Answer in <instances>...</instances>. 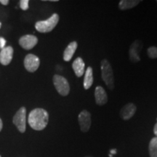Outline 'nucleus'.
Segmentation results:
<instances>
[{"label":"nucleus","instance_id":"nucleus-1","mask_svg":"<svg viewBox=\"0 0 157 157\" xmlns=\"http://www.w3.org/2000/svg\"><path fill=\"white\" fill-rule=\"evenodd\" d=\"M49 121V114L46 110L35 109L29 115L28 122L30 127L34 130L40 131L47 127Z\"/></svg>","mask_w":157,"mask_h":157},{"label":"nucleus","instance_id":"nucleus-2","mask_svg":"<svg viewBox=\"0 0 157 157\" xmlns=\"http://www.w3.org/2000/svg\"><path fill=\"white\" fill-rule=\"evenodd\" d=\"M101 76L103 82L109 90L114 89V76L112 67L106 59H104L101 63Z\"/></svg>","mask_w":157,"mask_h":157},{"label":"nucleus","instance_id":"nucleus-3","mask_svg":"<svg viewBox=\"0 0 157 157\" xmlns=\"http://www.w3.org/2000/svg\"><path fill=\"white\" fill-rule=\"evenodd\" d=\"M59 21V15L55 13L45 21H38L35 24V28L39 32L48 33L52 31L56 28Z\"/></svg>","mask_w":157,"mask_h":157},{"label":"nucleus","instance_id":"nucleus-4","mask_svg":"<svg viewBox=\"0 0 157 157\" xmlns=\"http://www.w3.org/2000/svg\"><path fill=\"white\" fill-rule=\"evenodd\" d=\"M53 84L58 93L62 96H67L70 92L69 84L63 76L56 74L53 76Z\"/></svg>","mask_w":157,"mask_h":157},{"label":"nucleus","instance_id":"nucleus-5","mask_svg":"<svg viewBox=\"0 0 157 157\" xmlns=\"http://www.w3.org/2000/svg\"><path fill=\"white\" fill-rule=\"evenodd\" d=\"M13 123L16 126L17 129L21 133L25 132L26 128V109L25 107L21 108L17 112L15 113L13 119Z\"/></svg>","mask_w":157,"mask_h":157},{"label":"nucleus","instance_id":"nucleus-6","mask_svg":"<svg viewBox=\"0 0 157 157\" xmlns=\"http://www.w3.org/2000/svg\"><path fill=\"white\" fill-rule=\"evenodd\" d=\"M143 48V43L140 40H135L131 44L129 50V58L131 62L137 63L140 60V52Z\"/></svg>","mask_w":157,"mask_h":157},{"label":"nucleus","instance_id":"nucleus-7","mask_svg":"<svg viewBox=\"0 0 157 157\" xmlns=\"http://www.w3.org/2000/svg\"><path fill=\"white\" fill-rule=\"evenodd\" d=\"M40 65V60L36 56L33 54H29L24 59V66L28 71L33 73L38 69Z\"/></svg>","mask_w":157,"mask_h":157},{"label":"nucleus","instance_id":"nucleus-8","mask_svg":"<svg viewBox=\"0 0 157 157\" xmlns=\"http://www.w3.org/2000/svg\"><path fill=\"white\" fill-rule=\"evenodd\" d=\"M78 121L82 132H87L89 131L91 126V114L89 111L83 110L78 115Z\"/></svg>","mask_w":157,"mask_h":157},{"label":"nucleus","instance_id":"nucleus-9","mask_svg":"<svg viewBox=\"0 0 157 157\" xmlns=\"http://www.w3.org/2000/svg\"><path fill=\"white\" fill-rule=\"evenodd\" d=\"M38 39L34 35H25L19 39V44L25 50H31L36 46Z\"/></svg>","mask_w":157,"mask_h":157},{"label":"nucleus","instance_id":"nucleus-10","mask_svg":"<svg viewBox=\"0 0 157 157\" xmlns=\"http://www.w3.org/2000/svg\"><path fill=\"white\" fill-rule=\"evenodd\" d=\"M136 106L132 103H127L124 106L121 108L120 111V116L123 120H129L132 118L136 112Z\"/></svg>","mask_w":157,"mask_h":157},{"label":"nucleus","instance_id":"nucleus-11","mask_svg":"<svg viewBox=\"0 0 157 157\" xmlns=\"http://www.w3.org/2000/svg\"><path fill=\"white\" fill-rule=\"evenodd\" d=\"M13 55V48L10 46L6 47L0 52V63L4 66H7L12 61Z\"/></svg>","mask_w":157,"mask_h":157},{"label":"nucleus","instance_id":"nucleus-12","mask_svg":"<svg viewBox=\"0 0 157 157\" xmlns=\"http://www.w3.org/2000/svg\"><path fill=\"white\" fill-rule=\"evenodd\" d=\"M95 102L98 105H105L108 101V96L105 90L101 86H98L95 90Z\"/></svg>","mask_w":157,"mask_h":157},{"label":"nucleus","instance_id":"nucleus-13","mask_svg":"<svg viewBox=\"0 0 157 157\" xmlns=\"http://www.w3.org/2000/svg\"><path fill=\"white\" fill-rule=\"evenodd\" d=\"M72 67H73L74 73L77 77H81L84 74L85 64H84V60H82V58L78 57V58H76L75 60L73 62V64H72Z\"/></svg>","mask_w":157,"mask_h":157},{"label":"nucleus","instance_id":"nucleus-14","mask_svg":"<svg viewBox=\"0 0 157 157\" xmlns=\"http://www.w3.org/2000/svg\"><path fill=\"white\" fill-rule=\"evenodd\" d=\"M77 47L78 44L76 42H72L68 45L63 52V60L65 61L68 62L71 60L73 56L75 53L76 49H77Z\"/></svg>","mask_w":157,"mask_h":157},{"label":"nucleus","instance_id":"nucleus-15","mask_svg":"<svg viewBox=\"0 0 157 157\" xmlns=\"http://www.w3.org/2000/svg\"><path fill=\"white\" fill-rule=\"evenodd\" d=\"M93 84V71L92 67L89 66L85 71L84 79V88L85 90H88L91 87Z\"/></svg>","mask_w":157,"mask_h":157},{"label":"nucleus","instance_id":"nucleus-16","mask_svg":"<svg viewBox=\"0 0 157 157\" xmlns=\"http://www.w3.org/2000/svg\"><path fill=\"white\" fill-rule=\"evenodd\" d=\"M140 2V0H121V1L119 2V7L121 10L132 9Z\"/></svg>","mask_w":157,"mask_h":157},{"label":"nucleus","instance_id":"nucleus-17","mask_svg":"<svg viewBox=\"0 0 157 157\" xmlns=\"http://www.w3.org/2000/svg\"><path fill=\"white\" fill-rule=\"evenodd\" d=\"M149 154L151 157H157V137H153L149 143Z\"/></svg>","mask_w":157,"mask_h":157},{"label":"nucleus","instance_id":"nucleus-18","mask_svg":"<svg viewBox=\"0 0 157 157\" xmlns=\"http://www.w3.org/2000/svg\"><path fill=\"white\" fill-rule=\"evenodd\" d=\"M148 56L150 58H157V48L156 47H150L148 49Z\"/></svg>","mask_w":157,"mask_h":157},{"label":"nucleus","instance_id":"nucleus-19","mask_svg":"<svg viewBox=\"0 0 157 157\" xmlns=\"http://www.w3.org/2000/svg\"><path fill=\"white\" fill-rule=\"evenodd\" d=\"M29 0H21L20 2V7L23 10H27L29 9Z\"/></svg>","mask_w":157,"mask_h":157},{"label":"nucleus","instance_id":"nucleus-20","mask_svg":"<svg viewBox=\"0 0 157 157\" xmlns=\"http://www.w3.org/2000/svg\"><path fill=\"white\" fill-rule=\"evenodd\" d=\"M6 44V40L3 37H0V48L2 50L5 48V46Z\"/></svg>","mask_w":157,"mask_h":157},{"label":"nucleus","instance_id":"nucleus-21","mask_svg":"<svg viewBox=\"0 0 157 157\" xmlns=\"http://www.w3.org/2000/svg\"><path fill=\"white\" fill-rule=\"evenodd\" d=\"M0 3L3 5H7L9 4L8 0H0Z\"/></svg>","mask_w":157,"mask_h":157},{"label":"nucleus","instance_id":"nucleus-22","mask_svg":"<svg viewBox=\"0 0 157 157\" xmlns=\"http://www.w3.org/2000/svg\"><path fill=\"white\" fill-rule=\"evenodd\" d=\"M154 134L157 137V123L156 124L154 125Z\"/></svg>","mask_w":157,"mask_h":157},{"label":"nucleus","instance_id":"nucleus-23","mask_svg":"<svg viewBox=\"0 0 157 157\" xmlns=\"http://www.w3.org/2000/svg\"><path fill=\"white\" fill-rule=\"evenodd\" d=\"M2 127H3V124H2V119H0V132H1L2 129Z\"/></svg>","mask_w":157,"mask_h":157},{"label":"nucleus","instance_id":"nucleus-24","mask_svg":"<svg viewBox=\"0 0 157 157\" xmlns=\"http://www.w3.org/2000/svg\"><path fill=\"white\" fill-rule=\"evenodd\" d=\"M111 152L112 153V154H116V152H117V151H116V150H111Z\"/></svg>","mask_w":157,"mask_h":157},{"label":"nucleus","instance_id":"nucleus-25","mask_svg":"<svg viewBox=\"0 0 157 157\" xmlns=\"http://www.w3.org/2000/svg\"><path fill=\"white\" fill-rule=\"evenodd\" d=\"M85 157H93V156H85Z\"/></svg>","mask_w":157,"mask_h":157},{"label":"nucleus","instance_id":"nucleus-26","mask_svg":"<svg viewBox=\"0 0 157 157\" xmlns=\"http://www.w3.org/2000/svg\"><path fill=\"white\" fill-rule=\"evenodd\" d=\"M0 27H1V23H0Z\"/></svg>","mask_w":157,"mask_h":157},{"label":"nucleus","instance_id":"nucleus-27","mask_svg":"<svg viewBox=\"0 0 157 157\" xmlns=\"http://www.w3.org/2000/svg\"><path fill=\"white\" fill-rule=\"evenodd\" d=\"M0 157H2V156H0Z\"/></svg>","mask_w":157,"mask_h":157},{"label":"nucleus","instance_id":"nucleus-28","mask_svg":"<svg viewBox=\"0 0 157 157\" xmlns=\"http://www.w3.org/2000/svg\"><path fill=\"white\" fill-rule=\"evenodd\" d=\"M156 120H157V119H156Z\"/></svg>","mask_w":157,"mask_h":157}]
</instances>
